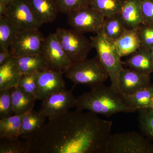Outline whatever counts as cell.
I'll list each match as a JSON object with an SVG mask.
<instances>
[{"label": "cell", "instance_id": "obj_1", "mask_svg": "<svg viewBox=\"0 0 153 153\" xmlns=\"http://www.w3.org/2000/svg\"><path fill=\"white\" fill-rule=\"evenodd\" d=\"M112 126L111 121L76 108L21 137L27 143V153H106Z\"/></svg>", "mask_w": 153, "mask_h": 153}, {"label": "cell", "instance_id": "obj_2", "mask_svg": "<svg viewBox=\"0 0 153 153\" xmlns=\"http://www.w3.org/2000/svg\"><path fill=\"white\" fill-rule=\"evenodd\" d=\"M76 108L107 117L119 113L137 111L126 103L118 91L104 84L91 88L90 91L78 97Z\"/></svg>", "mask_w": 153, "mask_h": 153}, {"label": "cell", "instance_id": "obj_3", "mask_svg": "<svg viewBox=\"0 0 153 153\" xmlns=\"http://www.w3.org/2000/svg\"><path fill=\"white\" fill-rule=\"evenodd\" d=\"M64 72L75 85H87L91 88L104 84L109 77L97 56L72 63Z\"/></svg>", "mask_w": 153, "mask_h": 153}, {"label": "cell", "instance_id": "obj_4", "mask_svg": "<svg viewBox=\"0 0 153 153\" xmlns=\"http://www.w3.org/2000/svg\"><path fill=\"white\" fill-rule=\"evenodd\" d=\"M90 39L93 48L96 51L97 56L108 72L111 85L118 90L119 77L123 65L114 41L102 31L91 36Z\"/></svg>", "mask_w": 153, "mask_h": 153}, {"label": "cell", "instance_id": "obj_5", "mask_svg": "<svg viewBox=\"0 0 153 153\" xmlns=\"http://www.w3.org/2000/svg\"><path fill=\"white\" fill-rule=\"evenodd\" d=\"M106 153H153V144L135 131L111 134Z\"/></svg>", "mask_w": 153, "mask_h": 153}, {"label": "cell", "instance_id": "obj_6", "mask_svg": "<svg viewBox=\"0 0 153 153\" xmlns=\"http://www.w3.org/2000/svg\"><path fill=\"white\" fill-rule=\"evenodd\" d=\"M63 49L71 63H74L87 58L93 49L90 39L73 29L57 28L56 31Z\"/></svg>", "mask_w": 153, "mask_h": 153}, {"label": "cell", "instance_id": "obj_7", "mask_svg": "<svg viewBox=\"0 0 153 153\" xmlns=\"http://www.w3.org/2000/svg\"><path fill=\"white\" fill-rule=\"evenodd\" d=\"M67 16V22L72 29L83 34L100 33L105 18L91 6L69 13Z\"/></svg>", "mask_w": 153, "mask_h": 153}, {"label": "cell", "instance_id": "obj_8", "mask_svg": "<svg viewBox=\"0 0 153 153\" xmlns=\"http://www.w3.org/2000/svg\"><path fill=\"white\" fill-rule=\"evenodd\" d=\"M4 16L20 30L38 29L42 25L37 20L27 0H15L8 4Z\"/></svg>", "mask_w": 153, "mask_h": 153}, {"label": "cell", "instance_id": "obj_9", "mask_svg": "<svg viewBox=\"0 0 153 153\" xmlns=\"http://www.w3.org/2000/svg\"><path fill=\"white\" fill-rule=\"evenodd\" d=\"M44 39L38 29L20 30L10 47L11 55L17 57L41 54Z\"/></svg>", "mask_w": 153, "mask_h": 153}, {"label": "cell", "instance_id": "obj_10", "mask_svg": "<svg viewBox=\"0 0 153 153\" xmlns=\"http://www.w3.org/2000/svg\"><path fill=\"white\" fill-rule=\"evenodd\" d=\"M41 54L45 58L49 69L64 72L72 64L56 33L50 34L45 38Z\"/></svg>", "mask_w": 153, "mask_h": 153}, {"label": "cell", "instance_id": "obj_11", "mask_svg": "<svg viewBox=\"0 0 153 153\" xmlns=\"http://www.w3.org/2000/svg\"><path fill=\"white\" fill-rule=\"evenodd\" d=\"M77 98L72 90L65 89L51 94L42 101L39 111L48 118H52L76 107Z\"/></svg>", "mask_w": 153, "mask_h": 153}, {"label": "cell", "instance_id": "obj_12", "mask_svg": "<svg viewBox=\"0 0 153 153\" xmlns=\"http://www.w3.org/2000/svg\"><path fill=\"white\" fill-rule=\"evenodd\" d=\"M63 73L50 69L38 72L36 80L37 99L43 101L51 94L65 89Z\"/></svg>", "mask_w": 153, "mask_h": 153}, {"label": "cell", "instance_id": "obj_13", "mask_svg": "<svg viewBox=\"0 0 153 153\" xmlns=\"http://www.w3.org/2000/svg\"><path fill=\"white\" fill-rule=\"evenodd\" d=\"M151 85L150 75L123 68L119 77L118 90L122 95H128Z\"/></svg>", "mask_w": 153, "mask_h": 153}, {"label": "cell", "instance_id": "obj_14", "mask_svg": "<svg viewBox=\"0 0 153 153\" xmlns=\"http://www.w3.org/2000/svg\"><path fill=\"white\" fill-rule=\"evenodd\" d=\"M38 22L42 25L52 23L60 12L56 0H27Z\"/></svg>", "mask_w": 153, "mask_h": 153}, {"label": "cell", "instance_id": "obj_15", "mask_svg": "<svg viewBox=\"0 0 153 153\" xmlns=\"http://www.w3.org/2000/svg\"><path fill=\"white\" fill-rule=\"evenodd\" d=\"M123 63L128 68L143 74L150 75L153 73V59L151 49L140 47L129 55Z\"/></svg>", "mask_w": 153, "mask_h": 153}, {"label": "cell", "instance_id": "obj_16", "mask_svg": "<svg viewBox=\"0 0 153 153\" xmlns=\"http://www.w3.org/2000/svg\"><path fill=\"white\" fill-rule=\"evenodd\" d=\"M120 15L127 29H137L143 24L141 0H122Z\"/></svg>", "mask_w": 153, "mask_h": 153}, {"label": "cell", "instance_id": "obj_17", "mask_svg": "<svg viewBox=\"0 0 153 153\" xmlns=\"http://www.w3.org/2000/svg\"><path fill=\"white\" fill-rule=\"evenodd\" d=\"M22 76L16 58L11 57L0 65V91L17 86Z\"/></svg>", "mask_w": 153, "mask_h": 153}, {"label": "cell", "instance_id": "obj_18", "mask_svg": "<svg viewBox=\"0 0 153 153\" xmlns=\"http://www.w3.org/2000/svg\"><path fill=\"white\" fill-rule=\"evenodd\" d=\"M114 43L121 57L131 55L140 46L137 28L126 29Z\"/></svg>", "mask_w": 153, "mask_h": 153}, {"label": "cell", "instance_id": "obj_19", "mask_svg": "<svg viewBox=\"0 0 153 153\" xmlns=\"http://www.w3.org/2000/svg\"><path fill=\"white\" fill-rule=\"evenodd\" d=\"M12 101L14 114H23L33 109L36 96L26 92L19 86L12 88Z\"/></svg>", "mask_w": 153, "mask_h": 153}, {"label": "cell", "instance_id": "obj_20", "mask_svg": "<svg viewBox=\"0 0 153 153\" xmlns=\"http://www.w3.org/2000/svg\"><path fill=\"white\" fill-rule=\"evenodd\" d=\"M123 96L126 103L137 111L152 108L153 85L139 89L131 94Z\"/></svg>", "mask_w": 153, "mask_h": 153}, {"label": "cell", "instance_id": "obj_21", "mask_svg": "<svg viewBox=\"0 0 153 153\" xmlns=\"http://www.w3.org/2000/svg\"><path fill=\"white\" fill-rule=\"evenodd\" d=\"M16 58L22 75L38 73L49 69L46 60L41 54L25 55Z\"/></svg>", "mask_w": 153, "mask_h": 153}, {"label": "cell", "instance_id": "obj_22", "mask_svg": "<svg viewBox=\"0 0 153 153\" xmlns=\"http://www.w3.org/2000/svg\"><path fill=\"white\" fill-rule=\"evenodd\" d=\"M46 116L40 111L32 109L25 115L19 130V136L32 133L39 129L45 123Z\"/></svg>", "mask_w": 153, "mask_h": 153}, {"label": "cell", "instance_id": "obj_23", "mask_svg": "<svg viewBox=\"0 0 153 153\" xmlns=\"http://www.w3.org/2000/svg\"><path fill=\"white\" fill-rule=\"evenodd\" d=\"M26 113L14 114L0 119V139L19 137V130Z\"/></svg>", "mask_w": 153, "mask_h": 153}, {"label": "cell", "instance_id": "obj_24", "mask_svg": "<svg viewBox=\"0 0 153 153\" xmlns=\"http://www.w3.org/2000/svg\"><path fill=\"white\" fill-rule=\"evenodd\" d=\"M20 30L14 26L4 16H0V48L10 50V47Z\"/></svg>", "mask_w": 153, "mask_h": 153}, {"label": "cell", "instance_id": "obj_25", "mask_svg": "<svg viewBox=\"0 0 153 153\" xmlns=\"http://www.w3.org/2000/svg\"><path fill=\"white\" fill-rule=\"evenodd\" d=\"M127 28L119 14L111 17H105L101 31L108 38L114 41Z\"/></svg>", "mask_w": 153, "mask_h": 153}, {"label": "cell", "instance_id": "obj_26", "mask_svg": "<svg viewBox=\"0 0 153 153\" xmlns=\"http://www.w3.org/2000/svg\"><path fill=\"white\" fill-rule=\"evenodd\" d=\"M122 0H91V7L100 12L105 17L120 13Z\"/></svg>", "mask_w": 153, "mask_h": 153}, {"label": "cell", "instance_id": "obj_27", "mask_svg": "<svg viewBox=\"0 0 153 153\" xmlns=\"http://www.w3.org/2000/svg\"><path fill=\"white\" fill-rule=\"evenodd\" d=\"M19 137L0 139V153H27V143Z\"/></svg>", "mask_w": 153, "mask_h": 153}, {"label": "cell", "instance_id": "obj_28", "mask_svg": "<svg viewBox=\"0 0 153 153\" xmlns=\"http://www.w3.org/2000/svg\"><path fill=\"white\" fill-rule=\"evenodd\" d=\"M138 111L139 126L142 133L153 141V110L150 108Z\"/></svg>", "mask_w": 153, "mask_h": 153}, {"label": "cell", "instance_id": "obj_29", "mask_svg": "<svg viewBox=\"0 0 153 153\" xmlns=\"http://www.w3.org/2000/svg\"><path fill=\"white\" fill-rule=\"evenodd\" d=\"M60 12L66 15L90 6L91 0H56Z\"/></svg>", "mask_w": 153, "mask_h": 153}, {"label": "cell", "instance_id": "obj_30", "mask_svg": "<svg viewBox=\"0 0 153 153\" xmlns=\"http://www.w3.org/2000/svg\"><path fill=\"white\" fill-rule=\"evenodd\" d=\"M11 95L12 88L0 91V119L14 115Z\"/></svg>", "mask_w": 153, "mask_h": 153}, {"label": "cell", "instance_id": "obj_31", "mask_svg": "<svg viewBox=\"0 0 153 153\" xmlns=\"http://www.w3.org/2000/svg\"><path fill=\"white\" fill-rule=\"evenodd\" d=\"M140 47L151 49L153 47V26L141 25L137 28Z\"/></svg>", "mask_w": 153, "mask_h": 153}, {"label": "cell", "instance_id": "obj_32", "mask_svg": "<svg viewBox=\"0 0 153 153\" xmlns=\"http://www.w3.org/2000/svg\"><path fill=\"white\" fill-rule=\"evenodd\" d=\"M37 74L38 73L22 75L18 86L26 92L36 96Z\"/></svg>", "mask_w": 153, "mask_h": 153}, {"label": "cell", "instance_id": "obj_33", "mask_svg": "<svg viewBox=\"0 0 153 153\" xmlns=\"http://www.w3.org/2000/svg\"><path fill=\"white\" fill-rule=\"evenodd\" d=\"M143 25L153 26V0H141Z\"/></svg>", "mask_w": 153, "mask_h": 153}, {"label": "cell", "instance_id": "obj_34", "mask_svg": "<svg viewBox=\"0 0 153 153\" xmlns=\"http://www.w3.org/2000/svg\"><path fill=\"white\" fill-rule=\"evenodd\" d=\"M13 57L11 55L10 50H0V65L4 63L11 57Z\"/></svg>", "mask_w": 153, "mask_h": 153}, {"label": "cell", "instance_id": "obj_35", "mask_svg": "<svg viewBox=\"0 0 153 153\" xmlns=\"http://www.w3.org/2000/svg\"><path fill=\"white\" fill-rule=\"evenodd\" d=\"M7 5L5 3L0 1V16H4L7 10Z\"/></svg>", "mask_w": 153, "mask_h": 153}, {"label": "cell", "instance_id": "obj_36", "mask_svg": "<svg viewBox=\"0 0 153 153\" xmlns=\"http://www.w3.org/2000/svg\"><path fill=\"white\" fill-rule=\"evenodd\" d=\"M15 0H0V1L5 3L6 4H10L12 2L14 1Z\"/></svg>", "mask_w": 153, "mask_h": 153}, {"label": "cell", "instance_id": "obj_37", "mask_svg": "<svg viewBox=\"0 0 153 153\" xmlns=\"http://www.w3.org/2000/svg\"><path fill=\"white\" fill-rule=\"evenodd\" d=\"M151 53H152V57H153V47H152V48H151Z\"/></svg>", "mask_w": 153, "mask_h": 153}, {"label": "cell", "instance_id": "obj_38", "mask_svg": "<svg viewBox=\"0 0 153 153\" xmlns=\"http://www.w3.org/2000/svg\"><path fill=\"white\" fill-rule=\"evenodd\" d=\"M152 109L153 110V100L152 102Z\"/></svg>", "mask_w": 153, "mask_h": 153}]
</instances>
